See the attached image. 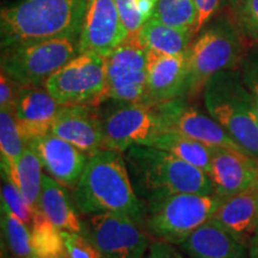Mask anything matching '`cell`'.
Instances as JSON below:
<instances>
[{"instance_id": "cell-1", "label": "cell", "mask_w": 258, "mask_h": 258, "mask_svg": "<svg viewBox=\"0 0 258 258\" xmlns=\"http://www.w3.org/2000/svg\"><path fill=\"white\" fill-rule=\"evenodd\" d=\"M72 199L80 215L118 213L145 228L147 207L135 191L124 156L120 152L102 150L89 157Z\"/></svg>"}, {"instance_id": "cell-2", "label": "cell", "mask_w": 258, "mask_h": 258, "mask_svg": "<svg viewBox=\"0 0 258 258\" xmlns=\"http://www.w3.org/2000/svg\"><path fill=\"white\" fill-rule=\"evenodd\" d=\"M88 0H18L0 11L2 48L53 38L79 40Z\"/></svg>"}, {"instance_id": "cell-3", "label": "cell", "mask_w": 258, "mask_h": 258, "mask_svg": "<svg viewBox=\"0 0 258 258\" xmlns=\"http://www.w3.org/2000/svg\"><path fill=\"white\" fill-rule=\"evenodd\" d=\"M124 159L135 191L145 205L173 194H215L208 173L164 150L133 146L124 152Z\"/></svg>"}, {"instance_id": "cell-4", "label": "cell", "mask_w": 258, "mask_h": 258, "mask_svg": "<svg viewBox=\"0 0 258 258\" xmlns=\"http://www.w3.org/2000/svg\"><path fill=\"white\" fill-rule=\"evenodd\" d=\"M208 114L251 156L258 158V118L252 96L239 70L213 76L203 89Z\"/></svg>"}, {"instance_id": "cell-5", "label": "cell", "mask_w": 258, "mask_h": 258, "mask_svg": "<svg viewBox=\"0 0 258 258\" xmlns=\"http://www.w3.org/2000/svg\"><path fill=\"white\" fill-rule=\"evenodd\" d=\"M244 37L227 16H220L196 35L188 50V79L184 98L203 91L213 76L222 71L239 70L244 53Z\"/></svg>"}, {"instance_id": "cell-6", "label": "cell", "mask_w": 258, "mask_h": 258, "mask_svg": "<svg viewBox=\"0 0 258 258\" xmlns=\"http://www.w3.org/2000/svg\"><path fill=\"white\" fill-rule=\"evenodd\" d=\"M222 201L213 194L180 192L147 203L145 230L158 240L180 245L209 221Z\"/></svg>"}, {"instance_id": "cell-7", "label": "cell", "mask_w": 258, "mask_h": 258, "mask_svg": "<svg viewBox=\"0 0 258 258\" xmlns=\"http://www.w3.org/2000/svg\"><path fill=\"white\" fill-rule=\"evenodd\" d=\"M79 54L77 38H53L2 48V72L22 86H44L48 79Z\"/></svg>"}, {"instance_id": "cell-8", "label": "cell", "mask_w": 258, "mask_h": 258, "mask_svg": "<svg viewBox=\"0 0 258 258\" xmlns=\"http://www.w3.org/2000/svg\"><path fill=\"white\" fill-rule=\"evenodd\" d=\"M112 102L114 104L104 109L99 105L104 135L103 150L124 153L133 146H150L154 139L167 132L158 105Z\"/></svg>"}, {"instance_id": "cell-9", "label": "cell", "mask_w": 258, "mask_h": 258, "mask_svg": "<svg viewBox=\"0 0 258 258\" xmlns=\"http://www.w3.org/2000/svg\"><path fill=\"white\" fill-rule=\"evenodd\" d=\"M60 106L96 105L106 98V57L79 53L44 84Z\"/></svg>"}, {"instance_id": "cell-10", "label": "cell", "mask_w": 258, "mask_h": 258, "mask_svg": "<svg viewBox=\"0 0 258 258\" xmlns=\"http://www.w3.org/2000/svg\"><path fill=\"white\" fill-rule=\"evenodd\" d=\"M84 235L102 258H144L150 247L146 230L132 218L111 212L83 215Z\"/></svg>"}, {"instance_id": "cell-11", "label": "cell", "mask_w": 258, "mask_h": 258, "mask_svg": "<svg viewBox=\"0 0 258 258\" xmlns=\"http://www.w3.org/2000/svg\"><path fill=\"white\" fill-rule=\"evenodd\" d=\"M147 84V49L139 36H129L106 56L108 101L144 103Z\"/></svg>"}, {"instance_id": "cell-12", "label": "cell", "mask_w": 258, "mask_h": 258, "mask_svg": "<svg viewBox=\"0 0 258 258\" xmlns=\"http://www.w3.org/2000/svg\"><path fill=\"white\" fill-rule=\"evenodd\" d=\"M157 105L167 131L178 132L212 148L221 147L247 153L211 115L203 114L195 106L189 105L185 98H177Z\"/></svg>"}, {"instance_id": "cell-13", "label": "cell", "mask_w": 258, "mask_h": 258, "mask_svg": "<svg viewBox=\"0 0 258 258\" xmlns=\"http://www.w3.org/2000/svg\"><path fill=\"white\" fill-rule=\"evenodd\" d=\"M127 37L114 0H88L79 36V53H96L106 57Z\"/></svg>"}, {"instance_id": "cell-14", "label": "cell", "mask_w": 258, "mask_h": 258, "mask_svg": "<svg viewBox=\"0 0 258 258\" xmlns=\"http://www.w3.org/2000/svg\"><path fill=\"white\" fill-rule=\"evenodd\" d=\"M208 176L215 195L221 199L258 188V158L240 151L213 148Z\"/></svg>"}, {"instance_id": "cell-15", "label": "cell", "mask_w": 258, "mask_h": 258, "mask_svg": "<svg viewBox=\"0 0 258 258\" xmlns=\"http://www.w3.org/2000/svg\"><path fill=\"white\" fill-rule=\"evenodd\" d=\"M188 79V53L163 54L147 50L145 104L157 105L184 98Z\"/></svg>"}, {"instance_id": "cell-16", "label": "cell", "mask_w": 258, "mask_h": 258, "mask_svg": "<svg viewBox=\"0 0 258 258\" xmlns=\"http://www.w3.org/2000/svg\"><path fill=\"white\" fill-rule=\"evenodd\" d=\"M50 132L69 141L88 157L103 150L104 135L99 106H61Z\"/></svg>"}, {"instance_id": "cell-17", "label": "cell", "mask_w": 258, "mask_h": 258, "mask_svg": "<svg viewBox=\"0 0 258 258\" xmlns=\"http://www.w3.org/2000/svg\"><path fill=\"white\" fill-rule=\"evenodd\" d=\"M27 146L37 153L48 175L66 188H76L89 160L85 153L51 132Z\"/></svg>"}, {"instance_id": "cell-18", "label": "cell", "mask_w": 258, "mask_h": 258, "mask_svg": "<svg viewBox=\"0 0 258 258\" xmlns=\"http://www.w3.org/2000/svg\"><path fill=\"white\" fill-rule=\"evenodd\" d=\"M60 109L46 86H22L15 105V118L25 144L49 133Z\"/></svg>"}, {"instance_id": "cell-19", "label": "cell", "mask_w": 258, "mask_h": 258, "mask_svg": "<svg viewBox=\"0 0 258 258\" xmlns=\"http://www.w3.org/2000/svg\"><path fill=\"white\" fill-rule=\"evenodd\" d=\"M211 220L249 247L258 227V188L222 199Z\"/></svg>"}, {"instance_id": "cell-20", "label": "cell", "mask_w": 258, "mask_h": 258, "mask_svg": "<svg viewBox=\"0 0 258 258\" xmlns=\"http://www.w3.org/2000/svg\"><path fill=\"white\" fill-rule=\"evenodd\" d=\"M179 247L190 258H249V247L212 220L199 227Z\"/></svg>"}, {"instance_id": "cell-21", "label": "cell", "mask_w": 258, "mask_h": 258, "mask_svg": "<svg viewBox=\"0 0 258 258\" xmlns=\"http://www.w3.org/2000/svg\"><path fill=\"white\" fill-rule=\"evenodd\" d=\"M38 208L61 231L84 233L83 220L66 186L51 176H43Z\"/></svg>"}, {"instance_id": "cell-22", "label": "cell", "mask_w": 258, "mask_h": 258, "mask_svg": "<svg viewBox=\"0 0 258 258\" xmlns=\"http://www.w3.org/2000/svg\"><path fill=\"white\" fill-rule=\"evenodd\" d=\"M138 36L147 50L175 55L188 53L195 35L192 31L171 27L151 17L145 22Z\"/></svg>"}, {"instance_id": "cell-23", "label": "cell", "mask_w": 258, "mask_h": 258, "mask_svg": "<svg viewBox=\"0 0 258 258\" xmlns=\"http://www.w3.org/2000/svg\"><path fill=\"white\" fill-rule=\"evenodd\" d=\"M43 165L40 157L31 147H25L24 152L16 161L11 171L2 173L3 177L14 183L21 190L29 205L38 209V202L43 184Z\"/></svg>"}, {"instance_id": "cell-24", "label": "cell", "mask_w": 258, "mask_h": 258, "mask_svg": "<svg viewBox=\"0 0 258 258\" xmlns=\"http://www.w3.org/2000/svg\"><path fill=\"white\" fill-rule=\"evenodd\" d=\"M150 146L172 153L173 156L205 171L206 173L211 170L213 148L178 132H164L154 139Z\"/></svg>"}, {"instance_id": "cell-25", "label": "cell", "mask_w": 258, "mask_h": 258, "mask_svg": "<svg viewBox=\"0 0 258 258\" xmlns=\"http://www.w3.org/2000/svg\"><path fill=\"white\" fill-rule=\"evenodd\" d=\"M3 258H35L30 228L2 201Z\"/></svg>"}, {"instance_id": "cell-26", "label": "cell", "mask_w": 258, "mask_h": 258, "mask_svg": "<svg viewBox=\"0 0 258 258\" xmlns=\"http://www.w3.org/2000/svg\"><path fill=\"white\" fill-rule=\"evenodd\" d=\"M30 233L35 258H50L66 252L62 231L57 228L40 208L35 211Z\"/></svg>"}, {"instance_id": "cell-27", "label": "cell", "mask_w": 258, "mask_h": 258, "mask_svg": "<svg viewBox=\"0 0 258 258\" xmlns=\"http://www.w3.org/2000/svg\"><path fill=\"white\" fill-rule=\"evenodd\" d=\"M27 144L22 138L15 114L0 110V163L2 173L11 171L18 158L24 152Z\"/></svg>"}, {"instance_id": "cell-28", "label": "cell", "mask_w": 258, "mask_h": 258, "mask_svg": "<svg viewBox=\"0 0 258 258\" xmlns=\"http://www.w3.org/2000/svg\"><path fill=\"white\" fill-rule=\"evenodd\" d=\"M152 17L171 27L192 31L195 35L198 23L195 0H157Z\"/></svg>"}, {"instance_id": "cell-29", "label": "cell", "mask_w": 258, "mask_h": 258, "mask_svg": "<svg viewBox=\"0 0 258 258\" xmlns=\"http://www.w3.org/2000/svg\"><path fill=\"white\" fill-rule=\"evenodd\" d=\"M2 201L5 203L8 207L11 209V212L14 213L16 217L21 219L29 228L31 227L32 222H34L35 217V211L29 205L27 200L23 196V194L21 192L17 186L14 183L10 182L9 179H6L3 177V184H2Z\"/></svg>"}, {"instance_id": "cell-30", "label": "cell", "mask_w": 258, "mask_h": 258, "mask_svg": "<svg viewBox=\"0 0 258 258\" xmlns=\"http://www.w3.org/2000/svg\"><path fill=\"white\" fill-rule=\"evenodd\" d=\"M234 22L243 37L258 42V0H241L234 10Z\"/></svg>"}, {"instance_id": "cell-31", "label": "cell", "mask_w": 258, "mask_h": 258, "mask_svg": "<svg viewBox=\"0 0 258 258\" xmlns=\"http://www.w3.org/2000/svg\"><path fill=\"white\" fill-rule=\"evenodd\" d=\"M239 71L245 86L252 96L258 118V46L252 47L241 59Z\"/></svg>"}, {"instance_id": "cell-32", "label": "cell", "mask_w": 258, "mask_h": 258, "mask_svg": "<svg viewBox=\"0 0 258 258\" xmlns=\"http://www.w3.org/2000/svg\"><path fill=\"white\" fill-rule=\"evenodd\" d=\"M118 15L129 36H137L145 24V18L138 8L137 0H114Z\"/></svg>"}, {"instance_id": "cell-33", "label": "cell", "mask_w": 258, "mask_h": 258, "mask_svg": "<svg viewBox=\"0 0 258 258\" xmlns=\"http://www.w3.org/2000/svg\"><path fill=\"white\" fill-rule=\"evenodd\" d=\"M62 237L70 258H102L95 245L84 234L62 231Z\"/></svg>"}, {"instance_id": "cell-34", "label": "cell", "mask_w": 258, "mask_h": 258, "mask_svg": "<svg viewBox=\"0 0 258 258\" xmlns=\"http://www.w3.org/2000/svg\"><path fill=\"white\" fill-rule=\"evenodd\" d=\"M22 85L10 78L8 74H0V110H8L15 114V105Z\"/></svg>"}, {"instance_id": "cell-35", "label": "cell", "mask_w": 258, "mask_h": 258, "mask_svg": "<svg viewBox=\"0 0 258 258\" xmlns=\"http://www.w3.org/2000/svg\"><path fill=\"white\" fill-rule=\"evenodd\" d=\"M224 0H195L196 10H198V23L195 28V36L214 19L220 11Z\"/></svg>"}, {"instance_id": "cell-36", "label": "cell", "mask_w": 258, "mask_h": 258, "mask_svg": "<svg viewBox=\"0 0 258 258\" xmlns=\"http://www.w3.org/2000/svg\"><path fill=\"white\" fill-rule=\"evenodd\" d=\"M147 258H186L182 252L167 241L158 240L151 241L148 247Z\"/></svg>"}, {"instance_id": "cell-37", "label": "cell", "mask_w": 258, "mask_h": 258, "mask_svg": "<svg viewBox=\"0 0 258 258\" xmlns=\"http://www.w3.org/2000/svg\"><path fill=\"white\" fill-rule=\"evenodd\" d=\"M138 8L143 14L145 21H148L152 17L154 8H156L157 0H137Z\"/></svg>"}, {"instance_id": "cell-38", "label": "cell", "mask_w": 258, "mask_h": 258, "mask_svg": "<svg viewBox=\"0 0 258 258\" xmlns=\"http://www.w3.org/2000/svg\"><path fill=\"white\" fill-rule=\"evenodd\" d=\"M249 258H258V233H256L249 245Z\"/></svg>"}, {"instance_id": "cell-39", "label": "cell", "mask_w": 258, "mask_h": 258, "mask_svg": "<svg viewBox=\"0 0 258 258\" xmlns=\"http://www.w3.org/2000/svg\"><path fill=\"white\" fill-rule=\"evenodd\" d=\"M240 2L241 0H224V4L227 5L232 11H234L238 8V5L240 4Z\"/></svg>"}, {"instance_id": "cell-40", "label": "cell", "mask_w": 258, "mask_h": 258, "mask_svg": "<svg viewBox=\"0 0 258 258\" xmlns=\"http://www.w3.org/2000/svg\"><path fill=\"white\" fill-rule=\"evenodd\" d=\"M50 258H70V257H69V254H67V252H64V253L57 254V256H54V257H50Z\"/></svg>"}, {"instance_id": "cell-41", "label": "cell", "mask_w": 258, "mask_h": 258, "mask_svg": "<svg viewBox=\"0 0 258 258\" xmlns=\"http://www.w3.org/2000/svg\"><path fill=\"white\" fill-rule=\"evenodd\" d=\"M257 233H258V227H257Z\"/></svg>"}]
</instances>
